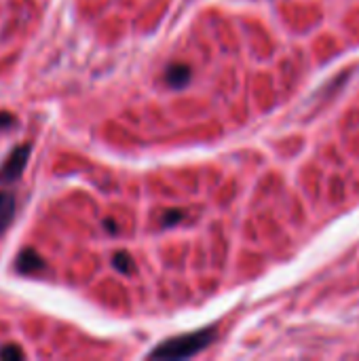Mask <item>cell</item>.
Instances as JSON below:
<instances>
[{
	"mask_svg": "<svg viewBox=\"0 0 359 361\" xmlns=\"http://www.w3.org/2000/svg\"><path fill=\"white\" fill-rule=\"evenodd\" d=\"M112 265H115V269L117 271H121L123 275H129V273H133V260H131V255L127 253V251H117L115 255H112Z\"/></svg>",
	"mask_w": 359,
	"mask_h": 361,
	"instance_id": "cell-6",
	"label": "cell"
},
{
	"mask_svg": "<svg viewBox=\"0 0 359 361\" xmlns=\"http://www.w3.org/2000/svg\"><path fill=\"white\" fill-rule=\"evenodd\" d=\"M13 123H15V119L9 112H0V129H9V127H13Z\"/></svg>",
	"mask_w": 359,
	"mask_h": 361,
	"instance_id": "cell-9",
	"label": "cell"
},
{
	"mask_svg": "<svg viewBox=\"0 0 359 361\" xmlns=\"http://www.w3.org/2000/svg\"><path fill=\"white\" fill-rule=\"evenodd\" d=\"M218 336L216 328H205V330H197L190 334H182L176 338H169L165 342H161L157 349H152L148 353V357L155 359H184V357H192L199 351L208 349Z\"/></svg>",
	"mask_w": 359,
	"mask_h": 361,
	"instance_id": "cell-1",
	"label": "cell"
},
{
	"mask_svg": "<svg viewBox=\"0 0 359 361\" xmlns=\"http://www.w3.org/2000/svg\"><path fill=\"white\" fill-rule=\"evenodd\" d=\"M22 357H24V351L17 344H7L0 349V359H22Z\"/></svg>",
	"mask_w": 359,
	"mask_h": 361,
	"instance_id": "cell-7",
	"label": "cell"
},
{
	"mask_svg": "<svg viewBox=\"0 0 359 361\" xmlns=\"http://www.w3.org/2000/svg\"><path fill=\"white\" fill-rule=\"evenodd\" d=\"M165 81L174 89H182L184 85L190 83V68L186 64H172L165 70Z\"/></svg>",
	"mask_w": 359,
	"mask_h": 361,
	"instance_id": "cell-4",
	"label": "cell"
},
{
	"mask_svg": "<svg viewBox=\"0 0 359 361\" xmlns=\"http://www.w3.org/2000/svg\"><path fill=\"white\" fill-rule=\"evenodd\" d=\"M184 218V212H167L165 216H163V226H169V224H176V222H180Z\"/></svg>",
	"mask_w": 359,
	"mask_h": 361,
	"instance_id": "cell-8",
	"label": "cell"
},
{
	"mask_svg": "<svg viewBox=\"0 0 359 361\" xmlns=\"http://www.w3.org/2000/svg\"><path fill=\"white\" fill-rule=\"evenodd\" d=\"M30 152H32L30 144H22L11 150L7 161L3 163V167H0V184H11V182L19 180V176L24 174V169L28 165Z\"/></svg>",
	"mask_w": 359,
	"mask_h": 361,
	"instance_id": "cell-2",
	"label": "cell"
},
{
	"mask_svg": "<svg viewBox=\"0 0 359 361\" xmlns=\"http://www.w3.org/2000/svg\"><path fill=\"white\" fill-rule=\"evenodd\" d=\"M15 216V196L11 192H0V233H3Z\"/></svg>",
	"mask_w": 359,
	"mask_h": 361,
	"instance_id": "cell-5",
	"label": "cell"
},
{
	"mask_svg": "<svg viewBox=\"0 0 359 361\" xmlns=\"http://www.w3.org/2000/svg\"><path fill=\"white\" fill-rule=\"evenodd\" d=\"M15 269L17 273L22 275H36L40 271H44V260L40 258V253L36 249H24L19 255H17V260H15Z\"/></svg>",
	"mask_w": 359,
	"mask_h": 361,
	"instance_id": "cell-3",
	"label": "cell"
},
{
	"mask_svg": "<svg viewBox=\"0 0 359 361\" xmlns=\"http://www.w3.org/2000/svg\"><path fill=\"white\" fill-rule=\"evenodd\" d=\"M104 224H106V228H108L110 233H117V228H115V222H112V220H106Z\"/></svg>",
	"mask_w": 359,
	"mask_h": 361,
	"instance_id": "cell-10",
	"label": "cell"
}]
</instances>
